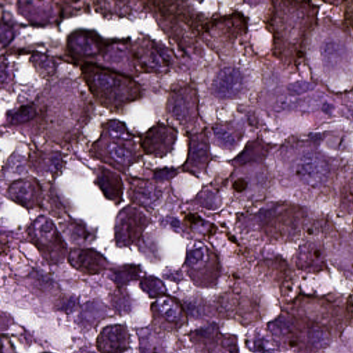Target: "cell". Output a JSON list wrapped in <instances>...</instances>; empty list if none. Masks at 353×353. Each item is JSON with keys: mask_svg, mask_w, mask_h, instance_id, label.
I'll return each mask as SVG.
<instances>
[{"mask_svg": "<svg viewBox=\"0 0 353 353\" xmlns=\"http://www.w3.org/2000/svg\"><path fill=\"white\" fill-rule=\"evenodd\" d=\"M316 85L307 81H298L290 83L287 86L288 94L292 97L302 95L313 91Z\"/></svg>", "mask_w": 353, "mask_h": 353, "instance_id": "8fae6325", "label": "cell"}, {"mask_svg": "<svg viewBox=\"0 0 353 353\" xmlns=\"http://www.w3.org/2000/svg\"><path fill=\"white\" fill-rule=\"evenodd\" d=\"M342 46L334 41H326L322 46L321 54L323 61L328 67L336 65L343 55Z\"/></svg>", "mask_w": 353, "mask_h": 353, "instance_id": "ba28073f", "label": "cell"}, {"mask_svg": "<svg viewBox=\"0 0 353 353\" xmlns=\"http://www.w3.org/2000/svg\"><path fill=\"white\" fill-rule=\"evenodd\" d=\"M340 204L345 212L353 213V176L345 182L341 189Z\"/></svg>", "mask_w": 353, "mask_h": 353, "instance_id": "9c48e42d", "label": "cell"}, {"mask_svg": "<svg viewBox=\"0 0 353 353\" xmlns=\"http://www.w3.org/2000/svg\"><path fill=\"white\" fill-rule=\"evenodd\" d=\"M344 20L353 31V1H348L344 10Z\"/></svg>", "mask_w": 353, "mask_h": 353, "instance_id": "4fadbf2b", "label": "cell"}, {"mask_svg": "<svg viewBox=\"0 0 353 353\" xmlns=\"http://www.w3.org/2000/svg\"><path fill=\"white\" fill-rule=\"evenodd\" d=\"M247 21L243 14L234 12L227 16H223L205 24L203 32L212 34L220 41L230 43L235 41L236 38L245 32Z\"/></svg>", "mask_w": 353, "mask_h": 353, "instance_id": "7a4b0ae2", "label": "cell"}, {"mask_svg": "<svg viewBox=\"0 0 353 353\" xmlns=\"http://www.w3.org/2000/svg\"><path fill=\"white\" fill-rule=\"evenodd\" d=\"M340 240L334 261L343 270L353 275V235L348 234Z\"/></svg>", "mask_w": 353, "mask_h": 353, "instance_id": "52a82bcc", "label": "cell"}, {"mask_svg": "<svg viewBox=\"0 0 353 353\" xmlns=\"http://www.w3.org/2000/svg\"><path fill=\"white\" fill-rule=\"evenodd\" d=\"M297 267L307 272H318L326 268L324 246L319 241H307L299 250Z\"/></svg>", "mask_w": 353, "mask_h": 353, "instance_id": "5b68a950", "label": "cell"}, {"mask_svg": "<svg viewBox=\"0 0 353 353\" xmlns=\"http://www.w3.org/2000/svg\"><path fill=\"white\" fill-rule=\"evenodd\" d=\"M348 114L353 120V110H348Z\"/></svg>", "mask_w": 353, "mask_h": 353, "instance_id": "5bb4252c", "label": "cell"}, {"mask_svg": "<svg viewBox=\"0 0 353 353\" xmlns=\"http://www.w3.org/2000/svg\"><path fill=\"white\" fill-rule=\"evenodd\" d=\"M248 188V182L247 179L242 176H236L232 182V188L236 193H243Z\"/></svg>", "mask_w": 353, "mask_h": 353, "instance_id": "7c38bea8", "label": "cell"}, {"mask_svg": "<svg viewBox=\"0 0 353 353\" xmlns=\"http://www.w3.org/2000/svg\"><path fill=\"white\" fill-rule=\"evenodd\" d=\"M325 102V97L323 95L309 94L303 97H299L298 108L303 111H315L321 108Z\"/></svg>", "mask_w": 353, "mask_h": 353, "instance_id": "30bf717a", "label": "cell"}, {"mask_svg": "<svg viewBox=\"0 0 353 353\" xmlns=\"http://www.w3.org/2000/svg\"><path fill=\"white\" fill-rule=\"evenodd\" d=\"M173 117L182 122H189L197 112V96L194 88L183 86L173 89L169 103Z\"/></svg>", "mask_w": 353, "mask_h": 353, "instance_id": "277c9868", "label": "cell"}, {"mask_svg": "<svg viewBox=\"0 0 353 353\" xmlns=\"http://www.w3.org/2000/svg\"><path fill=\"white\" fill-rule=\"evenodd\" d=\"M305 212L301 207L290 205L284 206L274 216L272 234L276 240H288L300 232Z\"/></svg>", "mask_w": 353, "mask_h": 353, "instance_id": "3957f363", "label": "cell"}, {"mask_svg": "<svg viewBox=\"0 0 353 353\" xmlns=\"http://www.w3.org/2000/svg\"><path fill=\"white\" fill-rule=\"evenodd\" d=\"M243 76L240 71L233 67L221 69L213 81L214 93L222 98H232L241 91Z\"/></svg>", "mask_w": 353, "mask_h": 353, "instance_id": "8992f818", "label": "cell"}, {"mask_svg": "<svg viewBox=\"0 0 353 353\" xmlns=\"http://www.w3.org/2000/svg\"><path fill=\"white\" fill-rule=\"evenodd\" d=\"M294 173L304 184L315 189L325 183L330 174V167L319 155L307 152L299 160Z\"/></svg>", "mask_w": 353, "mask_h": 353, "instance_id": "6da1fadb", "label": "cell"}]
</instances>
